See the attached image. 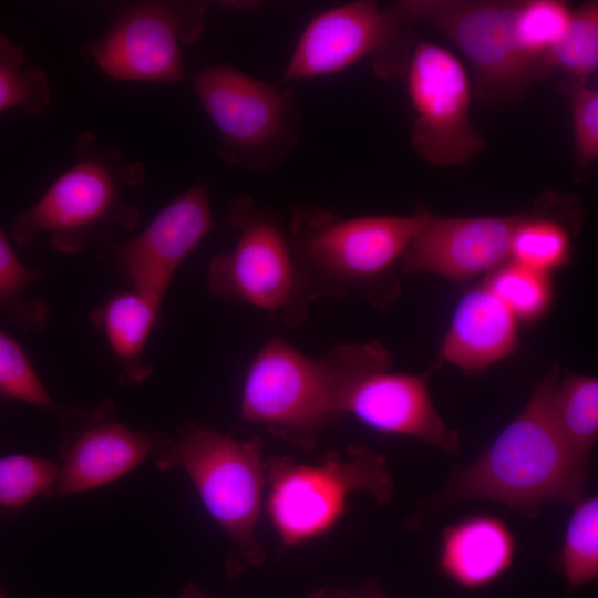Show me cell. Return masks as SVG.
Returning <instances> with one entry per match:
<instances>
[{"label":"cell","mask_w":598,"mask_h":598,"mask_svg":"<svg viewBox=\"0 0 598 598\" xmlns=\"http://www.w3.org/2000/svg\"><path fill=\"white\" fill-rule=\"evenodd\" d=\"M554 365L523 411L473 463L451 478L436 504L486 499L528 515L548 502L582 498L589 461L564 437L555 415L560 381Z\"/></svg>","instance_id":"cell-1"},{"label":"cell","mask_w":598,"mask_h":598,"mask_svg":"<svg viewBox=\"0 0 598 598\" xmlns=\"http://www.w3.org/2000/svg\"><path fill=\"white\" fill-rule=\"evenodd\" d=\"M391 364L390 352L378 342L340 344L313 359L274 337L245 374L240 421L308 445L346 414L347 396L362 377Z\"/></svg>","instance_id":"cell-2"},{"label":"cell","mask_w":598,"mask_h":598,"mask_svg":"<svg viewBox=\"0 0 598 598\" xmlns=\"http://www.w3.org/2000/svg\"><path fill=\"white\" fill-rule=\"evenodd\" d=\"M145 175L140 162L126 161L118 148L102 144L91 132L81 133L73 164L13 220L14 241L25 247L45 237L54 250L79 254L97 236L132 231L140 214L126 194Z\"/></svg>","instance_id":"cell-3"},{"label":"cell","mask_w":598,"mask_h":598,"mask_svg":"<svg viewBox=\"0 0 598 598\" xmlns=\"http://www.w3.org/2000/svg\"><path fill=\"white\" fill-rule=\"evenodd\" d=\"M432 213L343 218L312 206L291 209L288 240L308 298L341 296L386 279Z\"/></svg>","instance_id":"cell-4"},{"label":"cell","mask_w":598,"mask_h":598,"mask_svg":"<svg viewBox=\"0 0 598 598\" xmlns=\"http://www.w3.org/2000/svg\"><path fill=\"white\" fill-rule=\"evenodd\" d=\"M193 89L218 132L217 153L226 163L271 172L296 147L302 116L291 86L217 64L203 68Z\"/></svg>","instance_id":"cell-5"},{"label":"cell","mask_w":598,"mask_h":598,"mask_svg":"<svg viewBox=\"0 0 598 598\" xmlns=\"http://www.w3.org/2000/svg\"><path fill=\"white\" fill-rule=\"evenodd\" d=\"M159 470H183L204 506L250 563L264 558L256 540L264 464L256 441H239L210 427L190 425L157 452Z\"/></svg>","instance_id":"cell-6"},{"label":"cell","mask_w":598,"mask_h":598,"mask_svg":"<svg viewBox=\"0 0 598 598\" xmlns=\"http://www.w3.org/2000/svg\"><path fill=\"white\" fill-rule=\"evenodd\" d=\"M267 514L285 546H296L329 532L346 512L350 494L361 492L386 503L393 482L384 458L362 446L321 463L275 460L267 468Z\"/></svg>","instance_id":"cell-7"},{"label":"cell","mask_w":598,"mask_h":598,"mask_svg":"<svg viewBox=\"0 0 598 598\" xmlns=\"http://www.w3.org/2000/svg\"><path fill=\"white\" fill-rule=\"evenodd\" d=\"M227 224L235 244L210 260V292L279 315L290 324L301 321L311 301L279 219L244 195L230 202Z\"/></svg>","instance_id":"cell-8"},{"label":"cell","mask_w":598,"mask_h":598,"mask_svg":"<svg viewBox=\"0 0 598 598\" xmlns=\"http://www.w3.org/2000/svg\"><path fill=\"white\" fill-rule=\"evenodd\" d=\"M413 22L400 1L360 0L322 11L302 31L278 82L327 76L364 59L383 80L404 75L416 41Z\"/></svg>","instance_id":"cell-9"},{"label":"cell","mask_w":598,"mask_h":598,"mask_svg":"<svg viewBox=\"0 0 598 598\" xmlns=\"http://www.w3.org/2000/svg\"><path fill=\"white\" fill-rule=\"evenodd\" d=\"M409 16L435 28L468 60L474 91L489 106L519 101L534 85L514 40L517 0H402Z\"/></svg>","instance_id":"cell-10"},{"label":"cell","mask_w":598,"mask_h":598,"mask_svg":"<svg viewBox=\"0 0 598 598\" xmlns=\"http://www.w3.org/2000/svg\"><path fill=\"white\" fill-rule=\"evenodd\" d=\"M413 109V150L435 167L467 164L485 140L471 120L473 84L464 64L446 48L419 39L405 73Z\"/></svg>","instance_id":"cell-11"},{"label":"cell","mask_w":598,"mask_h":598,"mask_svg":"<svg viewBox=\"0 0 598 598\" xmlns=\"http://www.w3.org/2000/svg\"><path fill=\"white\" fill-rule=\"evenodd\" d=\"M208 3L161 1L121 14L91 44L97 66L117 80L176 83L186 79L183 48L203 34Z\"/></svg>","instance_id":"cell-12"},{"label":"cell","mask_w":598,"mask_h":598,"mask_svg":"<svg viewBox=\"0 0 598 598\" xmlns=\"http://www.w3.org/2000/svg\"><path fill=\"white\" fill-rule=\"evenodd\" d=\"M61 415L68 422V433L59 474L47 497L104 486L157 453L167 440L118 422L110 402L90 411L64 410Z\"/></svg>","instance_id":"cell-13"},{"label":"cell","mask_w":598,"mask_h":598,"mask_svg":"<svg viewBox=\"0 0 598 598\" xmlns=\"http://www.w3.org/2000/svg\"><path fill=\"white\" fill-rule=\"evenodd\" d=\"M529 212L503 216L431 215L403 254L404 272H433L463 282L509 260L511 245Z\"/></svg>","instance_id":"cell-14"},{"label":"cell","mask_w":598,"mask_h":598,"mask_svg":"<svg viewBox=\"0 0 598 598\" xmlns=\"http://www.w3.org/2000/svg\"><path fill=\"white\" fill-rule=\"evenodd\" d=\"M213 227L207 186L198 182L117 249L134 290L162 305L177 269Z\"/></svg>","instance_id":"cell-15"},{"label":"cell","mask_w":598,"mask_h":598,"mask_svg":"<svg viewBox=\"0 0 598 598\" xmlns=\"http://www.w3.org/2000/svg\"><path fill=\"white\" fill-rule=\"evenodd\" d=\"M427 374L378 370L350 390L344 411L382 433L415 437L448 453L458 451V436L432 402Z\"/></svg>","instance_id":"cell-16"},{"label":"cell","mask_w":598,"mask_h":598,"mask_svg":"<svg viewBox=\"0 0 598 598\" xmlns=\"http://www.w3.org/2000/svg\"><path fill=\"white\" fill-rule=\"evenodd\" d=\"M517 319L484 285L458 301L440 357L462 370L478 371L508 357L517 344Z\"/></svg>","instance_id":"cell-17"},{"label":"cell","mask_w":598,"mask_h":598,"mask_svg":"<svg viewBox=\"0 0 598 598\" xmlns=\"http://www.w3.org/2000/svg\"><path fill=\"white\" fill-rule=\"evenodd\" d=\"M514 538L507 526L491 516H473L447 527L441 539L440 565L461 587L494 582L512 565Z\"/></svg>","instance_id":"cell-18"},{"label":"cell","mask_w":598,"mask_h":598,"mask_svg":"<svg viewBox=\"0 0 598 598\" xmlns=\"http://www.w3.org/2000/svg\"><path fill=\"white\" fill-rule=\"evenodd\" d=\"M159 308L133 290L112 296L92 312V321L104 336L121 368V379L127 384H138L152 372L144 352Z\"/></svg>","instance_id":"cell-19"},{"label":"cell","mask_w":598,"mask_h":598,"mask_svg":"<svg viewBox=\"0 0 598 598\" xmlns=\"http://www.w3.org/2000/svg\"><path fill=\"white\" fill-rule=\"evenodd\" d=\"M561 0H517L513 33L517 51L535 83L549 76V56L570 20Z\"/></svg>","instance_id":"cell-20"},{"label":"cell","mask_w":598,"mask_h":598,"mask_svg":"<svg viewBox=\"0 0 598 598\" xmlns=\"http://www.w3.org/2000/svg\"><path fill=\"white\" fill-rule=\"evenodd\" d=\"M556 198L553 194L542 198L520 223L511 245V260L546 275L564 266L571 252L565 216L553 209Z\"/></svg>","instance_id":"cell-21"},{"label":"cell","mask_w":598,"mask_h":598,"mask_svg":"<svg viewBox=\"0 0 598 598\" xmlns=\"http://www.w3.org/2000/svg\"><path fill=\"white\" fill-rule=\"evenodd\" d=\"M555 415L570 447L589 461L598 436V380L568 373L555 394Z\"/></svg>","instance_id":"cell-22"},{"label":"cell","mask_w":598,"mask_h":598,"mask_svg":"<svg viewBox=\"0 0 598 598\" xmlns=\"http://www.w3.org/2000/svg\"><path fill=\"white\" fill-rule=\"evenodd\" d=\"M551 73L560 70L567 80L587 84L598 68V1L573 9L570 20L549 56Z\"/></svg>","instance_id":"cell-23"},{"label":"cell","mask_w":598,"mask_h":598,"mask_svg":"<svg viewBox=\"0 0 598 598\" xmlns=\"http://www.w3.org/2000/svg\"><path fill=\"white\" fill-rule=\"evenodd\" d=\"M41 274L23 265L0 229V312L25 332L47 326L48 306L42 298L27 297L28 289Z\"/></svg>","instance_id":"cell-24"},{"label":"cell","mask_w":598,"mask_h":598,"mask_svg":"<svg viewBox=\"0 0 598 598\" xmlns=\"http://www.w3.org/2000/svg\"><path fill=\"white\" fill-rule=\"evenodd\" d=\"M484 286L513 313L517 321H534L548 310L553 288L548 275L513 260L492 271Z\"/></svg>","instance_id":"cell-25"},{"label":"cell","mask_w":598,"mask_h":598,"mask_svg":"<svg viewBox=\"0 0 598 598\" xmlns=\"http://www.w3.org/2000/svg\"><path fill=\"white\" fill-rule=\"evenodd\" d=\"M560 566L570 589L598 577V498H581L569 518Z\"/></svg>","instance_id":"cell-26"},{"label":"cell","mask_w":598,"mask_h":598,"mask_svg":"<svg viewBox=\"0 0 598 598\" xmlns=\"http://www.w3.org/2000/svg\"><path fill=\"white\" fill-rule=\"evenodd\" d=\"M24 63L23 50L0 33V112L20 107L34 115L49 104L51 91L45 72Z\"/></svg>","instance_id":"cell-27"},{"label":"cell","mask_w":598,"mask_h":598,"mask_svg":"<svg viewBox=\"0 0 598 598\" xmlns=\"http://www.w3.org/2000/svg\"><path fill=\"white\" fill-rule=\"evenodd\" d=\"M59 465L32 455L0 457V508L12 512L25 506L54 485Z\"/></svg>","instance_id":"cell-28"},{"label":"cell","mask_w":598,"mask_h":598,"mask_svg":"<svg viewBox=\"0 0 598 598\" xmlns=\"http://www.w3.org/2000/svg\"><path fill=\"white\" fill-rule=\"evenodd\" d=\"M559 89L570 104L575 174L584 181L598 158V91L567 79Z\"/></svg>","instance_id":"cell-29"},{"label":"cell","mask_w":598,"mask_h":598,"mask_svg":"<svg viewBox=\"0 0 598 598\" xmlns=\"http://www.w3.org/2000/svg\"><path fill=\"white\" fill-rule=\"evenodd\" d=\"M2 398L59 410L23 349L0 331V399Z\"/></svg>","instance_id":"cell-30"},{"label":"cell","mask_w":598,"mask_h":598,"mask_svg":"<svg viewBox=\"0 0 598 598\" xmlns=\"http://www.w3.org/2000/svg\"><path fill=\"white\" fill-rule=\"evenodd\" d=\"M181 598H207L204 596L194 585H187L182 595Z\"/></svg>","instance_id":"cell-31"},{"label":"cell","mask_w":598,"mask_h":598,"mask_svg":"<svg viewBox=\"0 0 598 598\" xmlns=\"http://www.w3.org/2000/svg\"><path fill=\"white\" fill-rule=\"evenodd\" d=\"M352 598H381V597L373 596V595H358V596H354Z\"/></svg>","instance_id":"cell-32"},{"label":"cell","mask_w":598,"mask_h":598,"mask_svg":"<svg viewBox=\"0 0 598 598\" xmlns=\"http://www.w3.org/2000/svg\"><path fill=\"white\" fill-rule=\"evenodd\" d=\"M0 598H6L1 591H0Z\"/></svg>","instance_id":"cell-33"},{"label":"cell","mask_w":598,"mask_h":598,"mask_svg":"<svg viewBox=\"0 0 598 598\" xmlns=\"http://www.w3.org/2000/svg\"><path fill=\"white\" fill-rule=\"evenodd\" d=\"M1 400V399H0Z\"/></svg>","instance_id":"cell-34"}]
</instances>
